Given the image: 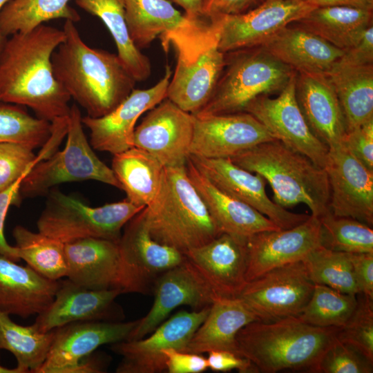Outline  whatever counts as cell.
Here are the masks:
<instances>
[{
	"mask_svg": "<svg viewBox=\"0 0 373 373\" xmlns=\"http://www.w3.org/2000/svg\"><path fill=\"white\" fill-rule=\"evenodd\" d=\"M241 168L260 175L286 208L305 204L320 218L330 211V190L325 169L278 140L266 142L231 157Z\"/></svg>",
	"mask_w": 373,
	"mask_h": 373,
	"instance_id": "5",
	"label": "cell"
},
{
	"mask_svg": "<svg viewBox=\"0 0 373 373\" xmlns=\"http://www.w3.org/2000/svg\"><path fill=\"white\" fill-rule=\"evenodd\" d=\"M51 122L30 115L19 105L0 103V142H18L32 149L51 135Z\"/></svg>",
	"mask_w": 373,
	"mask_h": 373,
	"instance_id": "42",
	"label": "cell"
},
{
	"mask_svg": "<svg viewBox=\"0 0 373 373\" xmlns=\"http://www.w3.org/2000/svg\"><path fill=\"white\" fill-rule=\"evenodd\" d=\"M154 301L147 314L139 319L128 340L151 334L168 315L181 305L194 310L211 306L218 298L205 278L187 259L164 273L156 281Z\"/></svg>",
	"mask_w": 373,
	"mask_h": 373,
	"instance_id": "20",
	"label": "cell"
},
{
	"mask_svg": "<svg viewBox=\"0 0 373 373\" xmlns=\"http://www.w3.org/2000/svg\"><path fill=\"white\" fill-rule=\"evenodd\" d=\"M65 39L51 61L64 89L90 117L108 114L133 91L137 82L117 54L88 46L75 22L66 20Z\"/></svg>",
	"mask_w": 373,
	"mask_h": 373,
	"instance_id": "2",
	"label": "cell"
},
{
	"mask_svg": "<svg viewBox=\"0 0 373 373\" xmlns=\"http://www.w3.org/2000/svg\"><path fill=\"white\" fill-rule=\"evenodd\" d=\"M321 245L336 251L373 253L372 227L350 217L328 212L319 218Z\"/></svg>",
	"mask_w": 373,
	"mask_h": 373,
	"instance_id": "41",
	"label": "cell"
},
{
	"mask_svg": "<svg viewBox=\"0 0 373 373\" xmlns=\"http://www.w3.org/2000/svg\"><path fill=\"white\" fill-rule=\"evenodd\" d=\"M75 3L104 23L115 43L118 57L135 81L146 80L151 72V63L131 37L124 0H75Z\"/></svg>",
	"mask_w": 373,
	"mask_h": 373,
	"instance_id": "35",
	"label": "cell"
},
{
	"mask_svg": "<svg viewBox=\"0 0 373 373\" xmlns=\"http://www.w3.org/2000/svg\"><path fill=\"white\" fill-rule=\"evenodd\" d=\"M218 31L201 48L177 55L166 98L181 109L197 114L211 97L225 64V53L218 48Z\"/></svg>",
	"mask_w": 373,
	"mask_h": 373,
	"instance_id": "21",
	"label": "cell"
},
{
	"mask_svg": "<svg viewBox=\"0 0 373 373\" xmlns=\"http://www.w3.org/2000/svg\"><path fill=\"white\" fill-rule=\"evenodd\" d=\"M171 76V66L166 65L164 77L152 87L134 88L122 103L104 116L83 117L82 124L90 131L92 148L115 155L133 147L137 120L166 97Z\"/></svg>",
	"mask_w": 373,
	"mask_h": 373,
	"instance_id": "19",
	"label": "cell"
},
{
	"mask_svg": "<svg viewBox=\"0 0 373 373\" xmlns=\"http://www.w3.org/2000/svg\"><path fill=\"white\" fill-rule=\"evenodd\" d=\"M195 116L165 98L150 109L135 128L133 146L153 155L164 166L185 165Z\"/></svg>",
	"mask_w": 373,
	"mask_h": 373,
	"instance_id": "16",
	"label": "cell"
},
{
	"mask_svg": "<svg viewBox=\"0 0 373 373\" xmlns=\"http://www.w3.org/2000/svg\"><path fill=\"white\" fill-rule=\"evenodd\" d=\"M296 73L276 97L260 95L244 111L257 119L273 135L324 169L329 148L310 130L296 97Z\"/></svg>",
	"mask_w": 373,
	"mask_h": 373,
	"instance_id": "11",
	"label": "cell"
},
{
	"mask_svg": "<svg viewBox=\"0 0 373 373\" xmlns=\"http://www.w3.org/2000/svg\"><path fill=\"white\" fill-rule=\"evenodd\" d=\"M339 328L314 326L298 316L271 322L254 321L237 333V354L248 359L257 372L285 370L315 372Z\"/></svg>",
	"mask_w": 373,
	"mask_h": 373,
	"instance_id": "3",
	"label": "cell"
},
{
	"mask_svg": "<svg viewBox=\"0 0 373 373\" xmlns=\"http://www.w3.org/2000/svg\"><path fill=\"white\" fill-rule=\"evenodd\" d=\"M207 358L208 368L214 372L238 370L240 372H257L254 365L247 358L227 350H213Z\"/></svg>",
	"mask_w": 373,
	"mask_h": 373,
	"instance_id": "51",
	"label": "cell"
},
{
	"mask_svg": "<svg viewBox=\"0 0 373 373\" xmlns=\"http://www.w3.org/2000/svg\"><path fill=\"white\" fill-rule=\"evenodd\" d=\"M26 175L19 178L8 189L0 192V254L15 262H18L21 259L16 247L10 245L6 240L4 222L9 207L19 202L20 186Z\"/></svg>",
	"mask_w": 373,
	"mask_h": 373,
	"instance_id": "48",
	"label": "cell"
},
{
	"mask_svg": "<svg viewBox=\"0 0 373 373\" xmlns=\"http://www.w3.org/2000/svg\"><path fill=\"white\" fill-rule=\"evenodd\" d=\"M300 0H264L249 11L218 17V48L224 53L260 46L314 9Z\"/></svg>",
	"mask_w": 373,
	"mask_h": 373,
	"instance_id": "14",
	"label": "cell"
},
{
	"mask_svg": "<svg viewBox=\"0 0 373 373\" xmlns=\"http://www.w3.org/2000/svg\"><path fill=\"white\" fill-rule=\"evenodd\" d=\"M325 75L338 99L347 133L373 119V64L335 65Z\"/></svg>",
	"mask_w": 373,
	"mask_h": 373,
	"instance_id": "32",
	"label": "cell"
},
{
	"mask_svg": "<svg viewBox=\"0 0 373 373\" xmlns=\"http://www.w3.org/2000/svg\"><path fill=\"white\" fill-rule=\"evenodd\" d=\"M258 321L256 315L239 298L218 297L182 352L201 354L227 350L237 354V333L246 325Z\"/></svg>",
	"mask_w": 373,
	"mask_h": 373,
	"instance_id": "31",
	"label": "cell"
},
{
	"mask_svg": "<svg viewBox=\"0 0 373 373\" xmlns=\"http://www.w3.org/2000/svg\"><path fill=\"white\" fill-rule=\"evenodd\" d=\"M324 169L329 190L332 214L373 224V171L343 144L329 149Z\"/></svg>",
	"mask_w": 373,
	"mask_h": 373,
	"instance_id": "18",
	"label": "cell"
},
{
	"mask_svg": "<svg viewBox=\"0 0 373 373\" xmlns=\"http://www.w3.org/2000/svg\"><path fill=\"white\" fill-rule=\"evenodd\" d=\"M302 261L314 284L326 285L342 293L359 294L348 253L319 245Z\"/></svg>",
	"mask_w": 373,
	"mask_h": 373,
	"instance_id": "39",
	"label": "cell"
},
{
	"mask_svg": "<svg viewBox=\"0 0 373 373\" xmlns=\"http://www.w3.org/2000/svg\"><path fill=\"white\" fill-rule=\"evenodd\" d=\"M82 118L79 108L73 104L68 115L64 149L33 166L21 182L20 196L46 195L57 184L90 180L122 189L112 169L94 153L84 132Z\"/></svg>",
	"mask_w": 373,
	"mask_h": 373,
	"instance_id": "8",
	"label": "cell"
},
{
	"mask_svg": "<svg viewBox=\"0 0 373 373\" xmlns=\"http://www.w3.org/2000/svg\"><path fill=\"white\" fill-rule=\"evenodd\" d=\"M357 295L340 292L314 284L308 303L297 316L302 321L318 327H343L354 312Z\"/></svg>",
	"mask_w": 373,
	"mask_h": 373,
	"instance_id": "40",
	"label": "cell"
},
{
	"mask_svg": "<svg viewBox=\"0 0 373 373\" xmlns=\"http://www.w3.org/2000/svg\"><path fill=\"white\" fill-rule=\"evenodd\" d=\"M138 322L89 321L55 329L47 357L37 373H70L81 359L99 346L128 340Z\"/></svg>",
	"mask_w": 373,
	"mask_h": 373,
	"instance_id": "22",
	"label": "cell"
},
{
	"mask_svg": "<svg viewBox=\"0 0 373 373\" xmlns=\"http://www.w3.org/2000/svg\"><path fill=\"white\" fill-rule=\"evenodd\" d=\"M55 329L42 332L33 324L18 325L10 315L0 311V350H8L15 356L16 367L23 373H37L47 357Z\"/></svg>",
	"mask_w": 373,
	"mask_h": 373,
	"instance_id": "36",
	"label": "cell"
},
{
	"mask_svg": "<svg viewBox=\"0 0 373 373\" xmlns=\"http://www.w3.org/2000/svg\"><path fill=\"white\" fill-rule=\"evenodd\" d=\"M297 73L326 74L344 50L292 23L260 46Z\"/></svg>",
	"mask_w": 373,
	"mask_h": 373,
	"instance_id": "29",
	"label": "cell"
},
{
	"mask_svg": "<svg viewBox=\"0 0 373 373\" xmlns=\"http://www.w3.org/2000/svg\"><path fill=\"white\" fill-rule=\"evenodd\" d=\"M321 228L319 218L310 215L294 227L261 231L248 237L247 281L275 267L303 260L321 245Z\"/></svg>",
	"mask_w": 373,
	"mask_h": 373,
	"instance_id": "23",
	"label": "cell"
},
{
	"mask_svg": "<svg viewBox=\"0 0 373 373\" xmlns=\"http://www.w3.org/2000/svg\"><path fill=\"white\" fill-rule=\"evenodd\" d=\"M314 288V283L300 260L271 269L247 282L238 298L259 321L271 322L298 316Z\"/></svg>",
	"mask_w": 373,
	"mask_h": 373,
	"instance_id": "10",
	"label": "cell"
},
{
	"mask_svg": "<svg viewBox=\"0 0 373 373\" xmlns=\"http://www.w3.org/2000/svg\"><path fill=\"white\" fill-rule=\"evenodd\" d=\"M20 259L43 276L55 280L66 277L64 244L39 231L21 226L12 231Z\"/></svg>",
	"mask_w": 373,
	"mask_h": 373,
	"instance_id": "38",
	"label": "cell"
},
{
	"mask_svg": "<svg viewBox=\"0 0 373 373\" xmlns=\"http://www.w3.org/2000/svg\"><path fill=\"white\" fill-rule=\"evenodd\" d=\"M66 277L90 289H116L134 293L130 269L124 260L119 241L87 238L64 244Z\"/></svg>",
	"mask_w": 373,
	"mask_h": 373,
	"instance_id": "13",
	"label": "cell"
},
{
	"mask_svg": "<svg viewBox=\"0 0 373 373\" xmlns=\"http://www.w3.org/2000/svg\"><path fill=\"white\" fill-rule=\"evenodd\" d=\"M370 64H373V24L366 29L356 44L344 51L343 56L335 65Z\"/></svg>",
	"mask_w": 373,
	"mask_h": 373,
	"instance_id": "50",
	"label": "cell"
},
{
	"mask_svg": "<svg viewBox=\"0 0 373 373\" xmlns=\"http://www.w3.org/2000/svg\"><path fill=\"white\" fill-rule=\"evenodd\" d=\"M315 7L350 6L373 10V0H300Z\"/></svg>",
	"mask_w": 373,
	"mask_h": 373,
	"instance_id": "53",
	"label": "cell"
},
{
	"mask_svg": "<svg viewBox=\"0 0 373 373\" xmlns=\"http://www.w3.org/2000/svg\"><path fill=\"white\" fill-rule=\"evenodd\" d=\"M182 7L184 15L194 20L204 19L202 17L201 9L202 0H169Z\"/></svg>",
	"mask_w": 373,
	"mask_h": 373,
	"instance_id": "55",
	"label": "cell"
},
{
	"mask_svg": "<svg viewBox=\"0 0 373 373\" xmlns=\"http://www.w3.org/2000/svg\"><path fill=\"white\" fill-rule=\"evenodd\" d=\"M0 373H23V372L17 367L15 368H8L0 364Z\"/></svg>",
	"mask_w": 373,
	"mask_h": 373,
	"instance_id": "57",
	"label": "cell"
},
{
	"mask_svg": "<svg viewBox=\"0 0 373 373\" xmlns=\"http://www.w3.org/2000/svg\"><path fill=\"white\" fill-rule=\"evenodd\" d=\"M94 352L81 359L70 373H100L105 370V363Z\"/></svg>",
	"mask_w": 373,
	"mask_h": 373,
	"instance_id": "54",
	"label": "cell"
},
{
	"mask_svg": "<svg viewBox=\"0 0 373 373\" xmlns=\"http://www.w3.org/2000/svg\"><path fill=\"white\" fill-rule=\"evenodd\" d=\"M16 262L0 254V311L23 318L37 316L52 302L59 280Z\"/></svg>",
	"mask_w": 373,
	"mask_h": 373,
	"instance_id": "28",
	"label": "cell"
},
{
	"mask_svg": "<svg viewBox=\"0 0 373 373\" xmlns=\"http://www.w3.org/2000/svg\"><path fill=\"white\" fill-rule=\"evenodd\" d=\"M336 338L373 362V298L357 294L356 307L346 323L339 328Z\"/></svg>",
	"mask_w": 373,
	"mask_h": 373,
	"instance_id": "43",
	"label": "cell"
},
{
	"mask_svg": "<svg viewBox=\"0 0 373 373\" xmlns=\"http://www.w3.org/2000/svg\"><path fill=\"white\" fill-rule=\"evenodd\" d=\"M144 208L126 198L93 207L52 188L37 226L38 231L64 244L87 238L119 241L126 224Z\"/></svg>",
	"mask_w": 373,
	"mask_h": 373,
	"instance_id": "7",
	"label": "cell"
},
{
	"mask_svg": "<svg viewBox=\"0 0 373 373\" xmlns=\"http://www.w3.org/2000/svg\"><path fill=\"white\" fill-rule=\"evenodd\" d=\"M162 353L169 373H200L208 369L207 358L200 354L173 348L164 350Z\"/></svg>",
	"mask_w": 373,
	"mask_h": 373,
	"instance_id": "47",
	"label": "cell"
},
{
	"mask_svg": "<svg viewBox=\"0 0 373 373\" xmlns=\"http://www.w3.org/2000/svg\"><path fill=\"white\" fill-rule=\"evenodd\" d=\"M122 294L116 289L94 290L80 286L68 278L59 280L55 298L33 325L48 332L64 325L81 321H111L115 318V298Z\"/></svg>",
	"mask_w": 373,
	"mask_h": 373,
	"instance_id": "26",
	"label": "cell"
},
{
	"mask_svg": "<svg viewBox=\"0 0 373 373\" xmlns=\"http://www.w3.org/2000/svg\"><path fill=\"white\" fill-rule=\"evenodd\" d=\"M42 160L33 149L25 144L0 142V192L26 175L38 162Z\"/></svg>",
	"mask_w": 373,
	"mask_h": 373,
	"instance_id": "44",
	"label": "cell"
},
{
	"mask_svg": "<svg viewBox=\"0 0 373 373\" xmlns=\"http://www.w3.org/2000/svg\"><path fill=\"white\" fill-rule=\"evenodd\" d=\"M296 97L312 133L329 149L342 144L347 133L342 109L325 74L297 73Z\"/></svg>",
	"mask_w": 373,
	"mask_h": 373,
	"instance_id": "27",
	"label": "cell"
},
{
	"mask_svg": "<svg viewBox=\"0 0 373 373\" xmlns=\"http://www.w3.org/2000/svg\"><path fill=\"white\" fill-rule=\"evenodd\" d=\"M373 362L337 338L327 349L316 368V373H372Z\"/></svg>",
	"mask_w": 373,
	"mask_h": 373,
	"instance_id": "45",
	"label": "cell"
},
{
	"mask_svg": "<svg viewBox=\"0 0 373 373\" xmlns=\"http://www.w3.org/2000/svg\"><path fill=\"white\" fill-rule=\"evenodd\" d=\"M164 167L153 155L133 146L113 155L111 169L126 199L146 207L159 190Z\"/></svg>",
	"mask_w": 373,
	"mask_h": 373,
	"instance_id": "34",
	"label": "cell"
},
{
	"mask_svg": "<svg viewBox=\"0 0 373 373\" xmlns=\"http://www.w3.org/2000/svg\"><path fill=\"white\" fill-rule=\"evenodd\" d=\"M65 37L63 29L43 23L7 38L0 52V103L26 106L50 122L68 115L71 98L51 61Z\"/></svg>",
	"mask_w": 373,
	"mask_h": 373,
	"instance_id": "1",
	"label": "cell"
},
{
	"mask_svg": "<svg viewBox=\"0 0 373 373\" xmlns=\"http://www.w3.org/2000/svg\"><path fill=\"white\" fill-rule=\"evenodd\" d=\"M359 294L373 298V253H348Z\"/></svg>",
	"mask_w": 373,
	"mask_h": 373,
	"instance_id": "52",
	"label": "cell"
},
{
	"mask_svg": "<svg viewBox=\"0 0 373 373\" xmlns=\"http://www.w3.org/2000/svg\"><path fill=\"white\" fill-rule=\"evenodd\" d=\"M10 0H0V11L3 8V6L9 1ZM8 37H5L0 32V52L6 41Z\"/></svg>",
	"mask_w": 373,
	"mask_h": 373,
	"instance_id": "56",
	"label": "cell"
},
{
	"mask_svg": "<svg viewBox=\"0 0 373 373\" xmlns=\"http://www.w3.org/2000/svg\"><path fill=\"white\" fill-rule=\"evenodd\" d=\"M247 239L222 233L184 254L220 298H238L247 281Z\"/></svg>",
	"mask_w": 373,
	"mask_h": 373,
	"instance_id": "24",
	"label": "cell"
},
{
	"mask_svg": "<svg viewBox=\"0 0 373 373\" xmlns=\"http://www.w3.org/2000/svg\"><path fill=\"white\" fill-rule=\"evenodd\" d=\"M0 358H1V356H0Z\"/></svg>",
	"mask_w": 373,
	"mask_h": 373,
	"instance_id": "58",
	"label": "cell"
},
{
	"mask_svg": "<svg viewBox=\"0 0 373 373\" xmlns=\"http://www.w3.org/2000/svg\"><path fill=\"white\" fill-rule=\"evenodd\" d=\"M296 73L260 46L227 52L211 97L194 115L242 112L254 99L281 91Z\"/></svg>",
	"mask_w": 373,
	"mask_h": 373,
	"instance_id": "6",
	"label": "cell"
},
{
	"mask_svg": "<svg viewBox=\"0 0 373 373\" xmlns=\"http://www.w3.org/2000/svg\"><path fill=\"white\" fill-rule=\"evenodd\" d=\"M210 307L200 310L179 311L158 325L148 337L112 344L111 350L122 356L117 373H158L166 370L162 351H182L207 316Z\"/></svg>",
	"mask_w": 373,
	"mask_h": 373,
	"instance_id": "12",
	"label": "cell"
},
{
	"mask_svg": "<svg viewBox=\"0 0 373 373\" xmlns=\"http://www.w3.org/2000/svg\"><path fill=\"white\" fill-rule=\"evenodd\" d=\"M188 159L215 186L251 206L280 229L294 227L310 216L293 213L272 201L266 193L265 179L236 165L230 157L207 158L189 155Z\"/></svg>",
	"mask_w": 373,
	"mask_h": 373,
	"instance_id": "15",
	"label": "cell"
},
{
	"mask_svg": "<svg viewBox=\"0 0 373 373\" xmlns=\"http://www.w3.org/2000/svg\"><path fill=\"white\" fill-rule=\"evenodd\" d=\"M342 144L373 171V119L347 132Z\"/></svg>",
	"mask_w": 373,
	"mask_h": 373,
	"instance_id": "46",
	"label": "cell"
},
{
	"mask_svg": "<svg viewBox=\"0 0 373 373\" xmlns=\"http://www.w3.org/2000/svg\"><path fill=\"white\" fill-rule=\"evenodd\" d=\"M124 227L119 246L131 273L134 293H151L157 279L186 257L182 252L153 240L145 227L141 211Z\"/></svg>",
	"mask_w": 373,
	"mask_h": 373,
	"instance_id": "25",
	"label": "cell"
},
{
	"mask_svg": "<svg viewBox=\"0 0 373 373\" xmlns=\"http://www.w3.org/2000/svg\"><path fill=\"white\" fill-rule=\"evenodd\" d=\"M372 10L350 6L317 7L294 22L345 50L356 44L372 25Z\"/></svg>",
	"mask_w": 373,
	"mask_h": 373,
	"instance_id": "33",
	"label": "cell"
},
{
	"mask_svg": "<svg viewBox=\"0 0 373 373\" xmlns=\"http://www.w3.org/2000/svg\"><path fill=\"white\" fill-rule=\"evenodd\" d=\"M274 140L276 139L257 119L245 111L195 116L189 155L207 158H231Z\"/></svg>",
	"mask_w": 373,
	"mask_h": 373,
	"instance_id": "17",
	"label": "cell"
},
{
	"mask_svg": "<svg viewBox=\"0 0 373 373\" xmlns=\"http://www.w3.org/2000/svg\"><path fill=\"white\" fill-rule=\"evenodd\" d=\"M69 1L10 0L0 11V32L8 37L57 19L77 22L81 17L69 6Z\"/></svg>",
	"mask_w": 373,
	"mask_h": 373,
	"instance_id": "37",
	"label": "cell"
},
{
	"mask_svg": "<svg viewBox=\"0 0 373 373\" xmlns=\"http://www.w3.org/2000/svg\"><path fill=\"white\" fill-rule=\"evenodd\" d=\"M185 166L191 182L222 233L248 238L261 231L280 229L251 206L215 186L188 158Z\"/></svg>",
	"mask_w": 373,
	"mask_h": 373,
	"instance_id": "30",
	"label": "cell"
},
{
	"mask_svg": "<svg viewBox=\"0 0 373 373\" xmlns=\"http://www.w3.org/2000/svg\"><path fill=\"white\" fill-rule=\"evenodd\" d=\"M264 0H202L201 14L208 20L239 15L258 6Z\"/></svg>",
	"mask_w": 373,
	"mask_h": 373,
	"instance_id": "49",
	"label": "cell"
},
{
	"mask_svg": "<svg viewBox=\"0 0 373 373\" xmlns=\"http://www.w3.org/2000/svg\"><path fill=\"white\" fill-rule=\"evenodd\" d=\"M131 37L139 48L160 37L164 50L173 47L177 54L201 48L216 26L207 19L194 20L178 10L169 0H124Z\"/></svg>",
	"mask_w": 373,
	"mask_h": 373,
	"instance_id": "9",
	"label": "cell"
},
{
	"mask_svg": "<svg viewBox=\"0 0 373 373\" xmlns=\"http://www.w3.org/2000/svg\"><path fill=\"white\" fill-rule=\"evenodd\" d=\"M141 214L153 240L183 254L222 233L188 176L185 165L164 167L159 190Z\"/></svg>",
	"mask_w": 373,
	"mask_h": 373,
	"instance_id": "4",
	"label": "cell"
}]
</instances>
